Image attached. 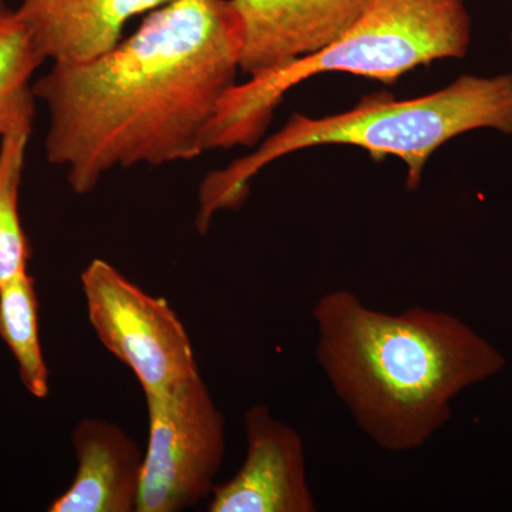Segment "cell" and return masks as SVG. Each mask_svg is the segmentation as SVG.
Instances as JSON below:
<instances>
[{
  "mask_svg": "<svg viewBox=\"0 0 512 512\" xmlns=\"http://www.w3.org/2000/svg\"><path fill=\"white\" fill-rule=\"evenodd\" d=\"M77 471L49 512L137 511L144 453L136 440L100 419H83L73 433Z\"/></svg>",
  "mask_w": 512,
  "mask_h": 512,
  "instance_id": "10",
  "label": "cell"
},
{
  "mask_svg": "<svg viewBox=\"0 0 512 512\" xmlns=\"http://www.w3.org/2000/svg\"><path fill=\"white\" fill-rule=\"evenodd\" d=\"M173 0H22L18 12L43 59L79 63L123 39L131 19Z\"/></svg>",
  "mask_w": 512,
  "mask_h": 512,
  "instance_id": "9",
  "label": "cell"
},
{
  "mask_svg": "<svg viewBox=\"0 0 512 512\" xmlns=\"http://www.w3.org/2000/svg\"><path fill=\"white\" fill-rule=\"evenodd\" d=\"M511 376H512V365H511Z\"/></svg>",
  "mask_w": 512,
  "mask_h": 512,
  "instance_id": "15",
  "label": "cell"
},
{
  "mask_svg": "<svg viewBox=\"0 0 512 512\" xmlns=\"http://www.w3.org/2000/svg\"><path fill=\"white\" fill-rule=\"evenodd\" d=\"M247 454L227 483L212 490L210 512H315L301 434L264 404L245 414Z\"/></svg>",
  "mask_w": 512,
  "mask_h": 512,
  "instance_id": "7",
  "label": "cell"
},
{
  "mask_svg": "<svg viewBox=\"0 0 512 512\" xmlns=\"http://www.w3.org/2000/svg\"><path fill=\"white\" fill-rule=\"evenodd\" d=\"M148 447L137 512H180L212 494L225 456V419L198 375L146 394Z\"/></svg>",
  "mask_w": 512,
  "mask_h": 512,
  "instance_id": "5",
  "label": "cell"
},
{
  "mask_svg": "<svg viewBox=\"0 0 512 512\" xmlns=\"http://www.w3.org/2000/svg\"><path fill=\"white\" fill-rule=\"evenodd\" d=\"M511 49H512V37H511Z\"/></svg>",
  "mask_w": 512,
  "mask_h": 512,
  "instance_id": "14",
  "label": "cell"
},
{
  "mask_svg": "<svg viewBox=\"0 0 512 512\" xmlns=\"http://www.w3.org/2000/svg\"><path fill=\"white\" fill-rule=\"evenodd\" d=\"M241 50L231 0H173L103 55L52 63L33 83L49 113L47 161L84 195L116 168L201 156Z\"/></svg>",
  "mask_w": 512,
  "mask_h": 512,
  "instance_id": "1",
  "label": "cell"
},
{
  "mask_svg": "<svg viewBox=\"0 0 512 512\" xmlns=\"http://www.w3.org/2000/svg\"><path fill=\"white\" fill-rule=\"evenodd\" d=\"M478 128L512 136V74H464L439 92L412 100L373 94L355 109L320 119L293 114L254 153L204 178L195 224L207 234L215 214L244 204L251 181L266 165L311 147L356 146L375 160L400 158L407 167V188L416 190L429 158L454 137Z\"/></svg>",
  "mask_w": 512,
  "mask_h": 512,
  "instance_id": "3",
  "label": "cell"
},
{
  "mask_svg": "<svg viewBox=\"0 0 512 512\" xmlns=\"http://www.w3.org/2000/svg\"><path fill=\"white\" fill-rule=\"evenodd\" d=\"M470 43L466 0H370L325 49L235 84L212 117L204 151L255 146L285 94L313 76L350 73L393 84L424 64L463 59Z\"/></svg>",
  "mask_w": 512,
  "mask_h": 512,
  "instance_id": "4",
  "label": "cell"
},
{
  "mask_svg": "<svg viewBox=\"0 0 512 512\" xmlns=\"http://www.w3.org/2000/svg\"><path fill=\"white\" fill-rule=\"evenodd\" d=\"M33 124H18L0 140V286L28 272L32 249L19 212L20 185Z\"/></svg>",
  "mask_w": 512,
  "mask_h": 512,
  "instance_id": "13",
  "label": "cell"
},
{
  "mask_svg": "<svg viewBox=\"0 0 512 512\" xmlns=\"http://www.w3.org/2000/svg\"><path fill=\"white\" fill-rule=\"evenodd\" d=\"M242 26L239 72L261 76L315 55L359 20L370 0H231Z\"/></svg>",
  "mask_w": 512,
  "mask_h": 512,
  "instance_id": "8",
  "label": "cell"
},
{
  "mask_svg": "<svg viewBox=\"0 0 512 512\" xmlns=\"http://www.w3.org/2000/svg\"><path fill=\"white\" fill-rule=\"evenodd\" d=\"M312 318L316 359L333 392L357 427L390 453L426 446L461 393L507 366L494 343L448 312H383L348 289H333L320 296Z\"/></svg>",
  "mask_w": 512,
  "mask_h": 512,
  "instance_id": "2",
  "label": "cell"
},
{
  "mask_svg": "<svg viewBox=\"0 0 512 512\" xmlns=\"http://www.w3.org/2000/svg\"><path fill=\"white\" fill-rule=\"evenodd\" d=\"M0 338L18 363L23 386L36 399L49 394L47 370L39 339V303L29 272L0 286Z\"/></svg>",
  "mask_w": 512,
  "mask_h": 512,
  "instance_id": "12",
  "label": "cell"
},
{
  "mask_svg": "<svg viewBox=\"0 0 512 512\" xmlns=\"http://www.w3.org/2000/svg\"><path fill=\"white\" fill-rule=\"evenodd\" d=\"M82 286L97 338L134 373L144 394L200 373L190 336L165 299L148 295L104 259L87 265Z\"/></svg>",
  "mask_w": 512,
  "mask_h": 512,
  "instance_id": "6",
  "label": "cell"
},
{
  "mask_svg": "<svg viewBox=\"0 0 512 512\" xmlns=\"http://www.w3.org/2000/svg\"><path fill=\"white\" fill-rule=\"evenodd\" d=\"M45 62L16 9L0 0V140L10 128L35 121L32 79Z\"/></svg>",
  "mask_w": 512,
  "mask_h": 512,
  "instance_id": "11",
  "label": "cell"
}]
</instances>
